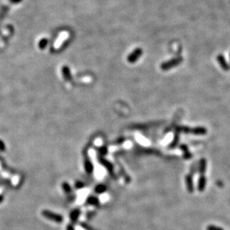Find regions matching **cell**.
Instances as JSON below:
<instances>
[{"mask_svg": "<svg viewBox=\"0 0 230 230\" xmlns=\"http://www.w3.org/2000/svg\"><path fill=\"white\" fill-rule=\"evenodd\" d=\"M43 215L44 216L45 218H48V219H50L51 220H53V221L57 222V223H60L63 220L61 216L58 215V214H54V213L49 212V211H43Z\"/></svg>", "mask_w": 230, "mask_h": 230, "instance_id": "obj_5", "label": "cell"}, {"mask_svg": "<svg viewBox=\"0 0 230 230\" xmlns=\"http://www.w3.org/2000/svg\"><path fill=\"white\" fill-rule=\"evenodd\" d=\"M185 182H186V185H187V188H188V190H189V191H190V192H192L194 188H193L192 180H191V176H187V177H186Z\"/></svg>", "mask_w": 230, "mask_h": 230, "instance_id": "obj_8", "label": "cell"}, {"mask_svg": "<svg viewBox=\"0 0 230 230\" xmlns=\"http://www.w3.org/2000/svg\"><path fill=\"white\" fill-rule=\"evenodd\" d=\"M0 175L2 176H3L4 178L5 179H10L11 180V182L14 184V185H17L18 182H20V177L18 176L14 175L12 176L10 173H8V171H5V169L3 168L1 162H0Z\"/></svg>", "mask_w": 230, "mask_h": 230, "instance_id": "obj_3", "label": "cell"}, {"mask_svg": "<svg viewBox=\"0 0 230 230\" xmlns=\"http://www.w3.org/2000/svg\"><path fill=\"white\" fill-rule=\"evenodd\" d=\"M206 169V162L205 159H202L200 162V173H202V176H200L199 180V191H203L206 186V178L203 174Z\"/></svg>", "mask_w": 230, "mask_h": 230, "instance_id": "obj_2", "label": "cell"}, {"mask_svg": "<svg viewBox=\"0 0 230 230\" xmlns=\"http://www.w3.org/2000/svg\"><path fill=\"white\" fill-rule=\"evenodd\" d=\"M217 61H218L220 67H221L223 70H225V71H228V70L229 69L230 66L227 60H226V59L225 58H224V56L223 54H219L217 56Z\"/></svg>", "mask_w": 230, "mask_h": 230, "instance_id": "obj_7", "label": "cell"}, {"mask_svg": "<svg viewBox=\"0 0 230 230\" xmlns=\"http://www.w3.org/2000/svg\"><path fill=\"white\" fill-rule=\"evenodd\" d=\"M182 60H183V59H182V57H176V58L171 59V60H168V61L164 62L162 63L161 69H162L163 71H168V70L173 69V68L180 65V64L182 62Z\"/></svg>", "mask_w": 230, "mask_h": 230, "instance_id": "obj_1", "label": "cell"}, {"mask_svg": "<svg viewBox=\"0 0 230 230\" xmlns=\"http://www.w3.org/2000/svg\"><path fill=\"white\" fill-rule=\"evenodd\" d=\"M75 230H86V229H85L83 227H80V226H76Z\"/></svg>", "mask_w": 230, "mask_h": 230, "instance_id": "obj_10", "label": "cell"}, {"mask_svg": "<svg viewBox=\"0 0 230 230\" xmlns=\"http://www.w3.org/2000/svg\"><path fill=\"white\" fill-rule=\"evenodd\" d=\"M142 54H143V50H142V49L137 48L134 49V50L127 56V61L130 63H136L138 59L140 58V57L142 56Z\"/></svg>", "mask_w": 230, "mask_h": 230, "instance_id": "obj_4", "label": "cell"}, {"mask_svg": "<svg viewBox=\"0 0 230 230\" xmlns=\"http://www.w3.org/2000/svg\"><path fill=\"white\" fill-rule=\"evenodd\" d=\"M206 230H223L222 228L220 227H214V226H209L208 227L206 228Z\"/></svg>", "mask_w": 230, "mask_h": 230, "instance_id": "obj_9", "label": "cell"}, {"mask_svg": "<svg viewBox=\"0 0 230 230\" xmlns=\"http://www.w3.org/2000/svg\"><path fill=\"white\" fill-rule=\"evenodd\" d=\"M182 131L185 133H191V134H194L196 135H203L205 134H206V130L204 128V127H196V128H193V129H189L187 128V127H183L182 128Z\"/></svg>", "mask_w": 230, "mask_h": 230, "instance_id": "obj_6", "label": "cell"}]
</instances>
